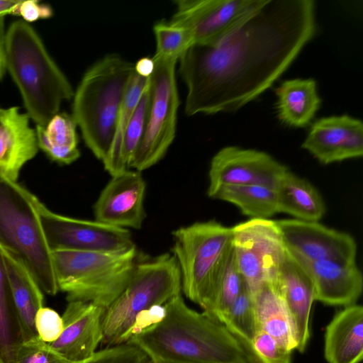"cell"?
<instances>
[{
	"label": "cell",
	"mask_w": 363,
	"mask_h": 363,
	"mask_svg": "<svg viewBox=\"0 0 363 363\" xmlns=\"http://www.w3.org/2000/svg\"><path fill=\"white\" fill-rule=\"evenodd\" d=\"M134 64L135 73L143 77L149 78L154 71L155 63L152 57H142Z\"/></svg>",
	"instance_id": "41"
},
{
	"label": "cell",
	"mask_w": 363,
	"mask_h": 363,
	"mask_svg": "<svg viewBox=\"0 0 363 363\" xmlns=\"http://www.w3.org/2000/svg\"><path fill=\"white\" fill-rule=\"evenodd\" d=\"M294 256L303 264L312 279L315 301L328 306L345 307L356 303L363 289L362 274L356 262L308 261Z\"/></svg>",
	"instance_id": "19"
},
{
	"label": "cell",
	"mask_w": 363,
	"mask_h": 363,
	"mask_svg": "<svg viewBox=\"0 0 363 363\" xmlns=\"http://www.w3.org/2000/svg\"><path fill=\"white\" fill-rule=\"evenodd\" d=\"M59 291L69 301L106 308L123 291L138 262L136 247L123 252H52Z\"/></svg>",
	"instance_id": "6"
},
{
	"label": "cell",
	"mask_w": 363,
	"mask_h": 363,
	"mask_svg": "<svg viewBox=\"0 0 363 363\" xmlns=\"http://www.w3.org/2000/svg\"><path fill=\"white\" fill-rule=\"evenodd\" d=\"M313 0H267L215 45L193 44L179 58L185 113L233 112L268 89L316 32Z\"/></svg>",
	"instance_id": "1"
},
{
	"label": "cell",
	"mask_w": 363,
	"mask_h": 363,
	"mask_svg": "<svg viewBox=\"0 0 363 363\" xmlns=\"http://www.w3.org/2000/svg\"><path fill=\"white\" fill-rule=\"evenodd\" d=\"M77 127L71 115L58 113L45 127L36 125L39 148L60 164L75 162L80 157Z\"/></svg>",
	"instance_id": "27"
},
{
	"label": "cell",
	"mask_w": 363,
	"mask_h": 363,
	"mask_svg": "<svg viewBox=\"0 0 363 363\" xmlns=\"http://www.w3.org/2000/svg\"><path fill=\"white\" fill-rule=\"evenodd\" d=\"M20 0H0V15L16 14Z\"/></svg>",
	"instance_id": "42"
},
{
	"label": "cell",
	"mask_w": 363,
	"mask_h": 363,
	"mask_svg": "<svg viewBox=\"0 0 363 363\" xmlns=\"http://www.w3.org/2000/svg\"><path fill=\"white\" fill-rule=\"evenodd\" d=\"M4 108H0V125H1L2 118L4 116Z\"/></svg>",
	"instance_id": "43"
},
{
	"label": "cell",
	"mask_w": 363,
	"mask_h": 363,
	"mask_svg": "<svg viewBox=\"0 0 363 363\" xmlns=\"http://www.w3.org/2000/svg\"><path fill=\"white\" fill-rule=\"evenodd\" d=\"M16 308L21 323L24 340L38 337L35 317L43 307V291L26 268L8 252L2 250Z\"/></svg>",
	"instance_id": "24"
},
{
	"label": "cell",
	"mask_w": 363,
	"mask_h": 363,
	"mask_svg": "<svg viewBox=\"0 0 363 363\" xmlns=\"http://www.w3.org/2000/svg\"><path fill=\"white\" fill-rule=\"evenodd\" d=\"M232 230L237 266L252 294L264 283L276 282L286 250L276 221L250 218Z\"/></svg>",
	"instance_id": "10"
},
{
	"label": "cell",
	"mask_w": 363,
	"mask_h": 363,
	"mask_svg": "<svg viewBox=\"0 0 363 363\" xmlns=\"http://www.w3.org/2000/svg\"><path fill=\"white\" fill-rule=\"evenodd\" d=\"M172 237L182 290L203 308L216 270L233 244L232 228L214 220L196 222L174 230Z\"/></svg>",
	"instance_id": "8"
},
{
	"label": "cell",
	"mask_w": 363,
	"mask_h": 363,
	"mask_svg": "<svg viewBox=\"0 0 363 363\" xmlns=\"http://www.w3.org/2000/svg\"><path fill=\"white\" fill-rule=\"evenodd\" d=\"M16 363H74L54 350L39 337L24 342L16 357Z\"/></svg>",
	"instance_id": "36"
},
{
	"label": "cell",
	"mask_w": 363,
	"mask_h": 363,
	"mask_svg": "<svg viewBox=\"0 0 363 363\" xmlns=\"http://www.w3.org/2000/svg\"><path fill=\"white\" fill-rule=\"evenodd\" d=\"M145 181L140 172L127 169L111 176L94 205L95 220L104 224L139 230L145 218Z\"/></svg>",
	"instance_id": "15"
},
{
	"label": "cell",
	"mask_w": 363,
	"mask_h": 363,
	"mask_svg": "<svg viewBox=\"0 0 363 363\" xmlns=\"http://www.w3.org/2000/svg\"><path fill=\"white\" fill-rule=\"evenodd\" d=\"M162 321L131 337L151 363H248L223 324L189 308L181 294L164 304Z\"/></svg>",
	"instance_id": "2"
},
{
	"label": "cell",
	"mask_w": 363,
	"mask_h": 363,
	"mask_svg": "<svg viewBox=\"0 0 363 363\" xmlns=\"http://www.w3.org/2000/svg\"><path fill=\"white\" fill-rule=\"evenodd\" d=\"M301 147L322 164L363 155V123L348 115L320 118L311 125Z\"/></svg>",
	"instance_id": "16"
},
{
	"label": "cell",
	"mask_w": 363,
	"mask_h": 363,
	"mask_svg": "<svg viewBox=\"0 0 363 363\" xmlns=\"http://www.w3.org/2000/svg\"><path fill=\"white\" fill-rule=\"evenodd\" d=\"M150 102V82L144 89L125 130L121 148V165L129 169L130 162L145 133Z\"/></svg>",
	"instance_id": "32"
},
{
	"label": "cell",
	"mask_w": 363,
	"mask_h": 363,
	"mask_svg": "<svg viewBox=\"0 0 363 363\" xmlns=\"http://www.w3.org/2000/svg\"><path fill=\"white\" fill-rule=\"evenodd\" d=\"M52 14V9L48 4L36 0H20L15 15L22 17L27 23H32L38 19L49 18Z\"/></svg>",
	"instance_id": "39"
},
{
	"label": "cell",
	"mask_w": 363,
	"mask_h": 363,
	"mask_svg": "<svg viewBox=\"0 0 363 363\" xmlns=\"http://www.w3.org/2000/svg\"><path fill=\"white\" fill-rule=\"evenodd\" d=\"M208 196L236 206L251 218L269 219L277 213L276 189L262 185H227Z\"/></svg>",
	"instance_id": "29"
},
{
	"label": "cell",
	"mask_w": 363,
	"mask_h": 363,
	"mask_svg": "<svg viewBox=\"0 0 363 363\" xmlns=\"http://www.w3.org/2000/svg\"><path fill=\"white\" fill-rule=\"evenodd\" d=\"M275 221L285 247L296 257L308 261L356 262L357 245L350 234L319 221L294 218Z\"/></svg>",
	"instance_id": "14"
},
{
	"label": "cell",
	"mask_w": 363,
	"mask_h": 363,
	"mask_svg": "<svg viewBox=\"0 0 363 363\" xmlns=\"http://www.w3.org/2000/svg\"><path fill=\"white\" fill-rule=\"evenodd\" d=\"M25 342L2 250L0 248V363H16Z\"/></svg>",
	"instance_id": "28"
},
{
	"label": "cell",
	"mask_w": 363,
	"mask_h": 363,
	"mask_svg": "<svg viewBox=\"0 0 363 363\" xmlns=\"http://www.w3.org/2000/svg\"><path fill=\"white\" fill-rule=\"evenodd\" d=\"M75 363H151L147 354L136 346L123 343L106 347L91 357Z\"/></svg>",
	"instance_id": "35"
},
{
	"label": "cell",
	"mask_w": 363,
	"mask_h": 363,
	"mask_svg": "<svg viewBox=\"0 0 363 363\" xmlns=\"http://www.w3.org/2000/svg\"><path fill=\"white\" fill-rule=\"evenodd\" d=\"M6 67L16 84L26 114L45 127L59 113L64 101L73 98V88L48 53L35 30L22 19L6 30Z\"/></svg>",
	"instance_id": "3"
},
{
	"label": "cell",
	"mask_w": 363,
	"mask_h": 363,
	"mask_svg": "<svg viewBox=\"0 0 363 363\" xmlns=\"http://www.w3.org/2000/svg\"><path fill=\"white\" fill-rule=\"evenodd\" d=\"M252 296L259 329L284 348L291 351L296 349L291 324L276 282L264 283Z\"/></svg>",
	"instance_id": "25"
},
{
	"label": "cell",
	"mask_w": 363,
	"mask_h": 363,
	"mask_svg": "<svg viewBox=\"0 0 363 363\" xmlns=\"http://www.w3.org/2000/svg\"><path fill=\"white\" fill-rule=\"evenodd\" d=\"M135 64L117 54L94 63L74 92L72 117L86 146L101 161L111 147Z\"/></svg>",
	"instance_id": "4"
},
{
	"label": "cell",
	"mask_w": 363,
	"mask_h": 363,
	"mask_svg": "<svg viewBox=\"0 0 363 363\" xmlns=\"http://www.w3.org/2000/svg\"><path fill=\"white\" fill-rule=\"evenodd\" d=\"M155 68L149 77L150 102L144 135L129 169L138 172L158 163L173 143L177 130L179 96L175 68L178 60L153 55Z\"/></svg>",
	"instance_id": "9"
},
{
	"label": "cell",
	"mask_w": 363,
	"mask_h": 363,
	"mask_svg": "<svg viewBox=\"0 0 363 363\" xmlns=\"http://www.w3.org/2000/svg\"><path fill=\"white\" fill-rule=\"evenodd\" d=\"M291 352L263 330L256 333L248 358L249 363H291Z\"/></svg>",
	"instance_id": "34"
},
{
	"label": "cell",
	"mask_w": 363,
	"mask_h": 363,
	"mask_svg": "<svg viewBox=\"0 0 363 363\" xmlns=\"http://www.w3.org/2000/svg\"><path fill=\"white\" fill-rule=\"evenodd\" d=\"M181 291L180 271L172 254L138 261L125 289L104 310L101 344L107 347L123 344V337L139 313L164 305Z\"/></svg>",
	"instance_id": "7"
},
{
	"label": "cell",
	"mask_w": 363,
	"mask_h": 363,
	"mask_svg": "<svg viewBox=\"0 0 363 363\" xmlns=\"http://www.w3.org/2000/svg\"><path fill=\"white\" fill-rule=\"evenodd\" d=\"M279 119L293 128L308 125L318 111L321 99L313 79H292L276 89Z\"/></svg>",
	"instance_id": "22"
},
{
	"label": "cell",
	"mask_w": 363,
	"mask_h": 363,
	"mask_svg": "<svg viewBox=\"0 0 363 363\" xmlns=\"http://www.w3.org/2000/svg\"><path fill=\"white\" fill-rule=\"evenodd\" d=\"M156 41L155 55L179 60L194 44L191 33L186 28L169 21H160L153 26Z\"/></svg>",
	"instance_id": "33"
},
{
	"label": "cell",
	"mask_w": 363,
	"mask_h": 363,
	"mask_svg": "<svg viewBox=\"0 0 363 363\" xmlns=\"http://www.w3.org/2000/svg\"><path fill=\"white\" fill-rule=\"evenodd\" d=\"M328 363H359L363 358V307L353 304L338 311L325 328Z\"/></svg>",
	"instance_id": "21"
},
{
	"label": "cell",
	"mask_w": 363,
	"mask_h": 363,
	"mask_svg": "<svg viewBox=\"0 0 363 363\" xmlns=\"http://www.w3.org/2000/svg\"><path fill=\"white\" fill-rule=\"evenodd\" d=\"M288 169L265 152L227 146L211 159L207 194L227 185H262L276 189Z\"/></svg>",
	"instance_id": "13"
},
{
	"label": "cell",
	"mask_w": 363,
	"mask_h": 363,
	"mask_svg": "<svg viewBox=\"0 0 363 363\" xmlns=\"http://www.w3.org/2000/svg\"><path fill=\"white\" fill-rule=\"evenodd\" d=\"M166 314L164 305H155L139 313L123 337V343L162 320Z\"/></svg>",
	"instance_id": "38"
},
{
	"label": "cell",
	"mask_w": 363,
	"mask_h": 363,
	"mask_svg": "<svg viewBox=\"0 0 363 363\" xmlns=\"http://www.w3.org/2000/svg\"><path fill=\"white\" fill-rule=\"evenodd\" d=\"M35 198L0 172V248L26 268L42 291L53 296L59 289Z\"/></svg>",
	"instance_id": "5"
},
{
	"label": "cell",
	"mask_w": 363,
	"mask_h": 363,
	"mask_svg": "<svg viewBox=\"0 0 363 363\" xmlns=\"http://www.w3.org/2000/svg\"><path fill=\"white\" fill-rule=\"evenodd\" d=\"M267 0H177L169 22L191 33L194 44L215 45L241 27Z\"/></svg>",
	"instance_id": "12"
},
{
	"label": "cell",
	"mask_w": 363,
	"mask_h": 363,
	"mask_svg": "<svg viewBox=\"0 0 363 363\" xmlns=\"http://www.w3.org/2000/svg\"><path fill=\"white\" fill-rule=\"evenodd\" d=\"M242 283L233 244L220 262L213 275L209 292L203 307V313L223 324L237 299Z\"/></svg>",
	"instance_id": "26"
},
{
	"label": "cell",
	"mask_w": 363,
	"mask_h": 363,
	"mask_svg": "<svg viewBox=\"0 0 363 363\" xmlns=\"http://www.w3.org/2000/svg\"><path fill=\"white\" fill-rule=\"evenodd\" d=\"M5 17L6 16L0 15V80L4 79L6 72V28H5Z\"/></svg>",
	"instance_id": "40"
},
{
	"label": "cell",
	"mask_w": 363,
	"mask_h": 363,
	"mask_svg": "<svg viewBox=\"0 0 363 363\" xmlns=\"http://www.w3.org/2000/svg\"><path fill=\"white\" fill-rule=\"evenodd\" d=\"M35 205L51 252H123L135 247L129 230L57 214L37 198Z\"/></svg>",
	"instance_id": "11"
},
{
	"label": "cell",
	"mask_w": 363,
	"mask_h": 363,
	"mask_svg": "<svg viewBox=\"0 0 363 363\" xmlns=\"http://www.w3.org/2000/svg\"><path fill=\"white\" fill-rule=\"evenodd\" d=\"M276 193L277 213L304 221H319L325 213V202L316 188L289 169L279 179Z\"/></svg>",
	"instance_id": "23"
},
{
	"label": "cell",
	"mask_w": 363,
	"mask_h": 363,
	"mask_svg": "<svg viewBox=\"0 0 363 363\" xmlns=\"http://www.w3.org/2000/svg\"><path fill=\"white\" fill-rule=\"evenodd\" d=\"M276 284L284 300L296 347L303 352L310 337L309 319L314 300L312 279L303 264L286 248Z\"/></svg>",
	"instance_id": "18"
},
{
	"label": "cell",
	"mask_w": 363,
	"mask_h": 363,
	"mask_svg": "<svg viewBox=\"0 0 363 363\" xmlns=\"http://www.w3.org/2000/svg\"><path fill=\"white\" fill-rule=\"evenodd\" d=\"M148 80L149 78L143 77L135 73L128 88L118 116L111 147L102 161L105 170L111 176L125 171L121 165V145L127 126Z\"/></svg>",
	"instance_id": "31"
},
{
	"label": "cell",
	"mask_w": 363,
	"mask_h": 363,
	"mask_svg": "<svg viewBox=\"0 0 363 363\" xmlns=\"http://www.w3.org/2000/svg\"><path fill=\"white\" fill-rule=\"evenodd\" d=\"M35 328L38 337L42 341L48 344L52 343L62 332V318L55 310L43 306L35 315Z\"/></svg>",
	"instance_id": "37"
},
{
	"label": "cell",
	"mask_w": 363,
	"mask_h": 363,
	"mask_svg": "<svg viewBox=\"0 0 363 363\" xmlns=\"http://www.w3.org/2000/svg\"><path fill=\"white\" fill-rule=\"evenodd\" d=\"M104 310L90 302L69 301L62 316V332L49 345L64 358L74 363L91 357L103 339Z\"/></svg>",
	"instance_id": "17"
},
{
	"label": "cell",
	"mask_w": 363,
	"mask_h": 363,
	"mask_svg": "<svg viewBox=\"0 0 363 363\" xmlns=\"http://www.w3.org/2000/svg\"><path fill=\"white\" fill-rule=\"evenodd\" d=\"M223 325L240 343L248 361L252 340L259 329L253 296L243 280L239 295Z\"/></svg>",
	"instance_id": "30"
},
{
	"label": "cell",
	"mask_w": 363,
	"mask_h": 363,
	"mask_svg": "<svg viewBox=\"0 0 363 363\" xmlns=\"http://www.w3.org/2000/svg\"><path fill=\"white\" fill-rule=\"evenodd\" d=\"M39 149L35 129L18 106L4 108L0 125V172L16 181L23 166Z\"/></svg>",
	"instance_id": "20"
}]
</instances>
